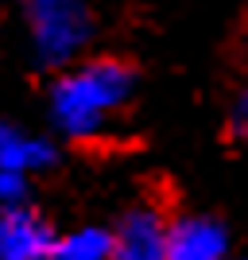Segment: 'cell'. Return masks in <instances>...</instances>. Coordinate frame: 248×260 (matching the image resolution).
I'll use <instances>...</instances> for the list:
<instances>
[{
  "instance_id": "3",
  "label": "cell",
  "mask_w": 248,
  "mask_h": 260,
  "mask_svg": "<svg viewBox=\"0 0 248 260\" xmlns=\"http://www.w3.org/2000/svg\"><path fill=\"white\" fill-rule=\"evenodd\" d=\"M167 237H171V214L140 198L109 225V260H167Z\"/></svg>"
},
{
  "instance_id": "8",
  "label": "cell",
  "mask_w": 248,
  "mask_h": 260,
  "mask_svg": "<svg viewBox=\"0 0 248 260\" xmlns=\"http://www.w3.org/2000/svg\"><path fill=\"white\" fill-rule=\"evenodd\" d=\"M225 124H229V136H233L237 144H244V148H248V82H240L237 93L229 98Z\"/></svg>"
},
{
  "instance_id": "4",
  "label": "cell",
  "mask_w": 248,
  "mask_h": 260,
  "mask_svg": "<svg viewBox=\"0 0 248 260\" xmlns=\"http://www.w3.org/2000/svg\"><path fill=\"white\" fill-rule=\"evenodd\" d=\"M54 233L58 229L31 202L0 210V260H51Z\"/></svg>"
},
{
  "instance_id": "11",
  "label": "cell",
  "mask_w": 248,
  "mask_h": 260,
  "mask_svg": "<svg viewBox=\"0 0 248 260\" xmlns=\"http://www.w3.org/2000/svg\"><path fill=\"white\" fill-rule=\"evenodd\" d=\"M20 4H23V0H20Z\"/></svg>"
},
{
  "instance_id": "9",
  "label": "cell",
  "mask_w": 248,
  "mask_h": 260,
  "mask_svg": "<svg viewBox=\"0 0 248 260\" xmlns=\"http://www.w3.org/2000/svg\"><path fill=\"white\" fill-rule=\"evenodd\" d=\"M31 198V179H20V175H0V210L8 206H27Z\"/></svg>"
},
{
  "instance_id": "5",
  "label": "cell",
  "mask_w": 248,
  "mask_h": 260,
  "mask_svg": "<svg viewBox=\"0 0 248 260\" xmlns=\"http://www.w3.org/2000/svg\"><path fill=\"white\" fill-rule=\"evenodd\" d=\"M167 260H233L229 229L214 214H179L171 217Z\"/></svg>"
},
{
  "instance_id": "7",
  "label": "cell",
  "mask_w": 248,
  "mask_h": 260,
  "mask_svg": "<svg viewBox=\"0 0 248 260\" xmlns=\"http://www.w3.org/2000/svg\"><path fill=\"white\" fill-rule=\"evenodd\" d=\"M51 260H109V225H78L54 233Z\"/></svg>"
},
{
  "instance_id": "2",
  "label": "cell",
  "mask_w": 248,
  "mask_h": 260,
  "mask_svg": "<svg viewBox=\"0 0 248 260\" xmlns=\"http://www.w3.org/2000/svg\"><path fill=\"white\" fill-rule=\"evenodd\" d=\"M23 31L27 51L43 70L58 74L78 58H86L97 20L89 0H23Z\"/></svg>"
},
{
  "instance_id": "10",
  "label": "cell",
  "mask_w": 248,
  "mask_h": 260,
  "mask_svg": "<svg viewBox=\"0 0 248 260\" xmlns=\"http://www.w3.org/2000/svg\"><path fill=\"white\" fill-rule=\"evenodd\" d=\"M233 260H248V256H233Z\"/></svg>"
},
{
  "instance_id": "1",
  "label": "cell",
  "mask_w": 248,
  "mask_h": 260,
  "mask_svg": "<svg viewBox=\"0 0 248 260\" xmlns=\"http://www.w3.org/2000/svg\"><path fill=\"white\" fill-rule=\"evenodd\" d=\"M140 74L117 54H86L51 78L47 117L70 144H101L136 101Z\"/></svg>"
},
{
  "instance_id": "6",
  "label": "cell",
  "mask_w": 248,
  "mask_h": 260,
  "mask_svg": "<svg viewBox=\"0 0 248 260\" xmlns=\"http://www.w3.org/2000/svg\"><path fill=\"white\" fill-rule=\"evenodd\" d=\"M54 163H58V148L51 136L16 120H0V175L35 179V175H47Z\"/></svg>"
}]
</instances>
